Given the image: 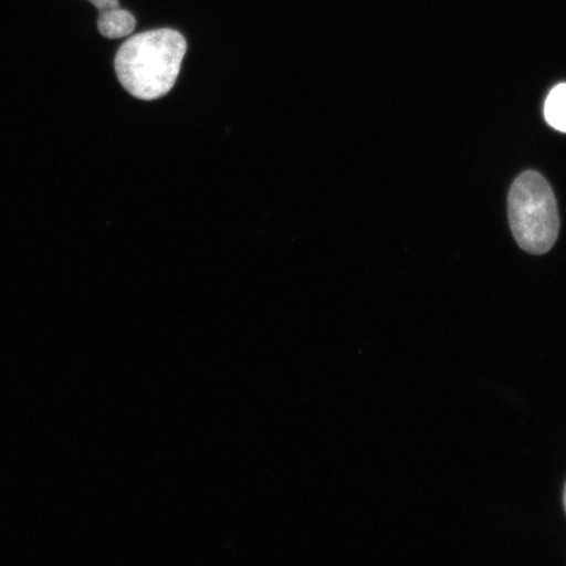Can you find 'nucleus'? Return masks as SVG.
Masks as SVG:
<instances>
[{
  "mask_svg": "<svg viewBox=\"0 0 566 566\" xmlns=\"http://www.w3.org/2000/svg\"><path fill=\"white\" fill-rule=\"evenodd\" d=\"M187 41L174 30L139 33L119 48L115 69L119 83L139 101L168 94L179 76Z\"/></svg>",
  "mask_w": 566,
  "mask_h": 566,
  "instance_id": "1",
  "label": "nucleus"
},
{
  "mask_svg": "<svg viewBox=\"0 0 566 566\" xmlns=\"http://www.w3.org/2000/svg\"><path fill=\"white\" fill-rule=\"evenodd\" d=\"M507 210L513 235L523 251L544 254L555 245L560 219L554 190L541 174L518 176L509 193Z\"/></svg>",
  "mask_w": 566,
  "mask_h": 566,
  "instance_id": "2",
  "label": "nucleus"
},
{
  "mask_svg": "<svg viewBox=\"0 0 566 566\" xmlns=\"http://www.w3.org/2000/svg\"><path fill=\"white\" fill-rule=\"evenodd\" d=\"M137 21L129 11L113 9L98 13L97 28L106 39H122L136 30Z\"/></svg>",
  "mask_w": 566,
  "mask_h": 566,
  "instance_id": "3",
  "label": "nucleus"
},
{
  "mask_svg": "<svg viewBox=\"0 0 566 566\" xmlns=\"http://www.w3.org/2000/svg\"><path fill=\"white\" fill-rule=\"evenodd\" d=\"M544 117L554 129L566 133V83L557 84L544 104Z\"/></svg>",
  "mask_w": 566,
  "mask_h": 566,
  "instance_id": "4",
  "label": "nucleus"
},
{
  "mask_svg": "<svg viewBox=\"0 0 566 566\" xmlns=\"http://www.w3.org/2000/svg\"><path fill=\"white\" fill-rule=\"evenodd\" d=\"M92 4L96 7L98 12H104L113 9H118V0H90Z\"/></svg>",
  "mask_w": 566,
  "mask_h": 566,
  "instance_id": "5",
  "label": "nucleus"
},
{
  "mask_svg": "<svg viewBox=\"0 0 566 566\" xmlns=\"http://www.w3.org/2000/svg\"><path fill=\"white\" fill-rule=\"evenodd\" d=\"M564 507H565V512H566V485H565V491H564Z\"/></svg>",
  "mask_w": 566,
  "mask_h": 566,
  "instance_id": "6",
  "label": "nucleus"
}]
</instances>
